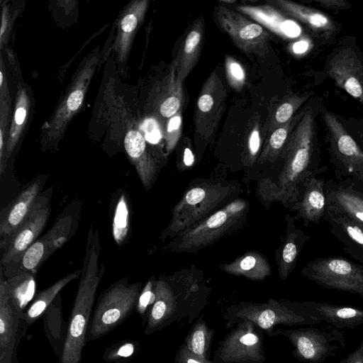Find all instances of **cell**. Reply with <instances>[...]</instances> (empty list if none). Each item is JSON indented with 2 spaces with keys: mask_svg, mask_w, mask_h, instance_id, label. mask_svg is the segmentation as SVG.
<instances>
[{
  "mask_svg": "<svg viewBox=\"0 0 363 363\" xmlns=\"http://www.w3.org/2000/svg\"><path fill=\"white\" fill-rule=\"evenodd\" d=\"M320 105L317 98H311L306 104L305 113L290 135L279 158L282 161L281 171L276 179H263L259 182L258 195L264 203L280 202L294 211L302 184L326 170V167L320 166L316 118Z\"/></svg>",
  "mask_w": 363,
  "mask_h": 363,
  "instance_id": "6da1fadb",
  "label": "cell"
},
{
  "mask_svg": "<svg viewBox=\"0 0 363 363\" xmlns=\"http://www.w3.org/2000/svg\"><path fill=\"white\" fill-rule=\"evenodd\" d=\"M101 250L99 231L91 226L60 363H81L96 291L105 272L104 265L99 263Z\"/></svg>",
  "mask_w": 363,
  "mask_h": 363,
  "instance_id": "7a4b0ae2",
  "label": "cell"
},
{
  "mask_svg": "<svg viewBox=\"0 0 363 363\" xmlns=\"http://www.w3.org/2000/svg\"><path fill=\"white\" fill-rule=\"evenodd\" d=\"M199 288L188 282L160 278L155 281V300L150 308L144 333L151 335L188 317L191 323L203 308Z\"/></svg>",
  "mask_w": 363,
  "mask_h": 363,
  "instance_id": "3957f363",
  "label": "cell"
},
{
  "mask_svg": "<svg viewBox=\"0 0 363 363\" xmlns=\"http://www.w3.org/2000/svg\"><path fill=\"white\" fill-rule=\"evenodd\" d=\"M223 318L226 328L248 320L259 327L269 336H274V328L286 326L313 325L322 321L311 315L302 302L269 299L265 303L240 302L229 306Z\"/></svg>",
  "mask_w": 363,
  "mask_h": 363,
  "instance_id": "277c9868",
  "label": "cell"
},
{
  "mask_svg": "<svg viewBox=\"0 0 363 363\" xmlns=\"http://www.w3.org/2000/svg\"><path fill=\"white\" fill-rule=\"evenodd\" d=\"M234 191L230 184L201 183L188 189L174 206L171 220L162 234L177 237L223 207Z\"/></svg>",
  "mask_w": 363,
  "mask_h": 363,
  "instance_id": "5b68a950",
  "label": "cell"
},
{
  "mask_svg": "<svg viewBox=\"0 0 363 363\" xmlns=\"http://www.w3.org/2000/svg\"><path fill=\"white\" fill-rule=\"evenodd\" d=\"M319 115L325 129V142L334 174L363 190V150L340 121L321 103Z\"/></svg>",
  "mask_w": 363,
  "mask_h": 363,
  "instance_id": "8992f818",
  "label": "cell"
},
{
  "mask_svg": "<svg viewBox=\"0 0 363 363\" xmlns=\"http://www.w3.org/2000/svg\"><path fill=\"white\" fill-rule=\"evenodd\" d=\"M80 202L73 201L62 211L49 230L38 238L16 262L4 267L5 278L20 272L36 274L39 267L75 233L80 216Z\"/></svg>",
  "mask_w": 363,
  "mask_h": 363,
  "instance_id": "52a82bcc",
  "label": "cell"
},
{
  "mask_svg": "<svg viewBox=\"0 0 363 363\" xmlns=\"http://www.w3.org/2000/svg\"><path fill=\"white\" fill-rule=\"evenodd\" d=\"M142 291L140 282L122 279L99 296L91 317L86 341L95 340L121 324L136 309Z\"/></svg>",
  "mask_w": 363,
  "mask_h": 363,
  "instance_id": "ba28073f",
  "label": "cell"
},
{
  "mask_svg": "<svg viewBox=\"0 0 363 363\" xmlns=\"http://www.w3.org/2000/svg\"><path fill=\"white\" fill-rule=\"evenodd\" d=\"M246 201L238 199L228 203L207 218L174 238L166 249L176 252H195L235 230L245 218Z\"/></svg>",
  "mask_w": 363,
  "mask_h": 363,
  "instance_id": "9c48e42d",
  "label": "cell"
},
{
  "mask_svg": "<svg viewBox=\"0 0 363 363\" xmlns=\"http://www.w3.org/2000/svg\"><path fill=\"white\" fill-rule=\"evenodd\" d=\"M277 335L290 341L294 356L304 363H323L346 346L345 333L330 325L279 328L274 331V336Z\"/></svg>",
  "mask_w": 363,
  "mask_h": 363,
  "instance_id": "30bf717a",
  "label": "cell"
},
{
  "mask_svg": "<svg viewBox=\"0 0 363 363\" xmlns=\"http://www.w3.org/2000/svg\"><path fill=\"white\" fill-rule=\"evenodd\" d=\"M323 74L363 106V52L351 35L342 37L327 56Z\"/></svg>",
  "mask_w": 363,
  "mask_h": 363,
  "instance_id": "8fae6325",
  "label": "cell"
},
{
  "mask_svg": "<svg viewBox=\"0 0 363 363\" xmlns=\"http://www.w3.org/2000/svg\"><path fill=\"white\" fill-rule=\"evenodd\" d=\"M301 273L320 286L363 296V265L342 257L311 259Z\"/></svg>",
  "mask_w": 363,
  "mask_h": 363,
  "instance_id": "7c38bea8",
  "label": "cell"
},
{
  "mask_svg": "<svg viewBox=\"0 0 363 363\" xmlns=\"http://www.w3.org/2000/svg\"><path fill=\"white\" fill-rule=\"evenodd\" d=\"M263 330L250 320L238 323L219 343L215 363H263L266 360Z\"/></svg>",
  "mask_w": 363,
  "mask_h": 363,
  "instance_id": "4fadbf2b",
  "label": "cell"
},
{
  "mask_svg": "<svg viewBox=\"0 0 363 363\" xmlns=\"http://www.w3.org/2000/svg\"><path fill=\"white\" fill-rule=\"evenodd\" d=\"M52 194V187H50L40 194L24 222L1 246L3 251L0 262L1 267L18 260L38 239L51 214Z\"/></svg>",
  "mask_w": 363,
  "mask_h": 363,
  "instance_id": "5bb4252c",
  "label": "cell"
},
{
  "mask_svg": "<svg viewBox=\"0 0 363 363\" xmlns=\"http://www.w3.org/2000/svg\"><path fill=\"white\" fill-rule=\"evenodd\" d=\"M216 17L220 28L243 52L262 57L268 52L271 36L260 23L223 4L216 9Z\"/></svg>",
  "mask_w": 363,
  "mask_h": 363,
  "instance_id": "9a60e30c",
  "label": "cell"
},
{
  "mask_svg": "<svg viewBox=\"0 0 363 363\" xmlns=\"http://www.w3.org/2000/svg\"><path fill=\"white\" fill-rule=\"evenodd\" d=\"M228 94L216 70L207 78L197 99L194 123L196 133L208 140L214 135L224 113Z\"/></svg>",
  "mask_w": 363,
  "mask_h": 363,
  "instance_id": "2e32d148",
  "label": "cell"
},
{
  "mask_svg": "<svg viewBox=\"0 0 363 363\" xmlns=\"http://www.w3.org/2000/svg\"><path fill=\"white\" fill-rule=\"evenodd\" d=\"M47 177L39 175L34 178L20 194L0 213V247L24 222L41 194Z\"/></svg>",
  "mask_w": 363,
  "mask_h": 363,
  "instance_id": "e0dca14e",
  "label": "cell"
},
{
  "mask_svg": "<svg viewBox=\"0 0 363 363\" xmlns=\"http://www.w3.org/2000/svg\"><path fill=\"white\" fill-rule=\"evenodd\" d=\"M21 325L24 324L9 297L0 266V363L16 362Z\"/></svg>",
  "mask_w": 363,
  "mask_h": 363,
  "instance_id": "ac0fdd59",
  "label": "cell"
},
{
  "mask_svg": "<svg viewBox=\"0 0 363 363\" xmlns=\"http://www.w3.org/2000/svg\"><path fill=\"white\" fill-rule=\"evenodd\" d=\"M274 4L286 15L305 24L316 36L330 42L341 30L340 23L316 9L287 0Z\"/></svg>",
  "mask_w": 363,
  "mask_h": 363,
  "instance_id": "d6986e66",
  "label": "cell"
},
{
  "mask_svg": "<svg viewBox=\"0 0 363 363\" xmlns=\"http://www.w3.org/2000/svg\"><path fill=\"white\" fill-rule=\"evenodd\" d=\"M325 181L313 177L306 179L299 189L294 219H301L305 226L310 223L319 224L324 217L327 207Z\"/></svg>",
  "mask_w": 363,
  "mask_h": 363,
  "instance_id": "ffe728a7",
  "label": "cell"
},
{
  "mask_svg": "<svg viewBox=\"0 0 363 363\" xmlns=\"http://www.w3.org/2000/svg\"><path fill=\"white\" fill-rule=\"evenodd\" d=\"M327 203L333 204L351 219L363 225V190L351 182L325 181Z\"/></svg>",
  "mask_w": 363,
  "mask_h": 363,
  "instance_id": "44dd1931",
  "label": "cell"
},
{
  "mask_svg": "<svg viewBox=\"0 0 363 363\" xmlns=\"http://www.w3.org/2000/svg\"><path fill=\"white\" fill-rule=\"evenodd\" d=\"M303 303L311 315L339 330L363 325L361 308L314 301H303Z\"/></svg>",
  "mask_w": 363,
  "mask_h": 363,
  "instance_id": "7402d4cb",
  "label": "cell"
},
{
  "mask_svg": "<svg viewBox=\"0 0 363 363\" xmlns=\"http://www.w3.org/2000/svg\"><path fill=\"white\" fill-rule=\"evenodd\" d=\"M124 146L143 185L150 189L157 178L158 165L147 150L145 138L138 131L130 130L125 136Z\"/></svg>",
  "mask_w": 363,
  "mask_h": 363,
  "instance_id": "603a6c76",
  "label": "cell"
},
{
  "mask_svg": "<svg viewBox=\"0 0 363 363\" xmlns=\"http://www.w3.org/2000/svg\"><path fill=\"white\" fill-rule=\"evenodd\" d=\"M204 35V23L199 18L191 26L181 44L173 62L177 79L183 83L195 67L199 57Z\"/></svg>",
  "mask_w": 363,
  "mask_h": 363,
  "instance_id": "cb8c5ba5",
  "label": "cell"
},
{
  "mask_svg": "<svg viewBox=\"0 0 363 363\" xmlns=\"http://www.w3.org/2000/svg\"><path fill=\"white\" fill-rule=\"evenodd\" d=\"M330 232L346 247L363 250V225L354 221L333 204L327 203L324 217Z\"/></svg>",
  "mask_w": 363,
  "mask_h": 363,
  "instance_id": "d4e9b609",
  "label": "cell"
},
{
  "mask_svg": "<svg viewBox=\"0 0 363 363\" xmlns=\"http://www.w3.org/2000/svg\"><path fill=\"white\" fill-rule=\"evenodd\" d=\"M286 235L278 259L279 275L282 280H286L296 267L298 256L310 238V235L296 227L294 218L291 216H286Z\"/></svg>",
  "mask_w": 363,
  "mask_h": 363,
  "instance_id": "484cf974",
  "label": "cell"
},
{
  "mask_svg": "<svg viewBox=\"0 0 363 363\" xmlns=\"http://www.w3.org/2000/svg\"><path fill=\"white\" fill-rule=\"evenodd\" d=\"M220 269L228 274L244 277L251 280H263L272 274L267 259L259 252H247Z\"/></svg>",
  "mask_w": 363,
  "mask_h": 363,
  "instance_id": "4316f807",
  "label": "cell"
},
{
  "mask_svg": "<svg viewBox=\"0 0 363 363\" xmlns=\"http://www.w3.org/2000/svg\"><path fill=\"white\" fill-rule=\"evenodd\" d=\"M82 269L66 274L45 289L35 294L33 301L24 313L22 321L26 327L33 325L43 315L60 291L81 275Z\"/></svg>",
  "mask_w": 363,
  "mask_h": 363,
  "instance_id": "83f0119b",
  "label": "cell"
},
{
  "mask_svg": "<svg viewBox=\"0 0 363 363\" xmlns=\"http://www.w3.org/2000/svg\"><path fill=\"white\" fill-rule=\"evenodd\" d=\"M5 284L9 297L22 320L35 296V274L26 272L15 274L5 278Z\"/></svg>",
  "mask_w": 363,
  "mask_h": 363,
  "instance_id": "f1b7e54d",
  "label": "cell"
},
{
  "mask_svg": "<svg viewBox=\"0 0 363 363\" xmlns=\"http://www.w3.org/2000/svg\"><path fill=\"white\" fill-rule=\"evenodd\" d=\"M305 111L306 104L289 121L267 135L262 150L257 160V163L274 162L279 158L290 135L303 116Z\"/></svg>",
  "mask_w": 363,
  "mask_h": 363,
  "instance_id": "f546056e",
  "label": "cell"
},
{
  "mask_svg": "<svg viewBox=\"0 0 363 363\" xmlns=\"http://www.w3.org/2000/svg\"><path fill=\"white\" fill-rule=\"evenodd\" d=\"M183 83L177 77L175 67L172 64L162 88L160 98L157 101V112L167 121L181 111L183 101Z\"/></svg>",
  "mask_w": 363,
  "mask_h": 363,
  "instance_id": "4dcf8cb0",
  "label": "cell"
},
{
  "mask_svg": "<svg viewBox=\"0 0 363 363\" xmlns=\"http://www.w3.org/2000/svg\"><path fill=\"white\" fill-rule=\"evenodd\" d=\"M45 330L56 354L61 357L67 336V323L62 318V301L59 294L42 315Z\"/></svg>",
  "mask_w": 363,
  "mask_h": 363,
  "instance_id": "1f68e13d",
  "label": "cell"
},
{
  "mask_svg": "<svg viewBox=\"0 0 363 363\" xmlns=\"http://www.w3.org/2000/svg\"><path fill=\"white\" fill-rule=\"evenodd\" d=\"M312 92L292 94L284 98L269 115L264 125L266 136L289 121L311 98Z\"/></svg>",
  "mask_w": 363,
  "mask_h": 363,
  "instance_id": "d6a6232c",
  "label": "cell"
},
{
  "mask_svg": "<svg viewBox=\"0 0 363 363\" xmlns=\"http://www.w3.org/2000/svg\"><path fill=\"white\" fill-rule=\"evenodd\" d=\"M214 334V330L201 317L194 324L183 343L194 355L203 359H209Z\"/></svg>",
  "mask_w": 363,
  "mask_h": 363,
  "instance_id": "836d02e7",
  "label": "cell"
},
{
  "mask_svg": "<svg viewBox=\"0 0 363 363\" xmlns=\"http://www.w3.org/2000/svg\"><path fill=\"white\" fill-rule=\"evenodd\" d=\"M238 12L250 16L256 21H259L262 25L269 28L271 30L280 35L286 33L282 29L286 25V18L268 5H260L253 6L249 5H239L236 6Z\"/></svg>",
  "mask_w": 363,
  "mask_h": 363,
  "instance_id": "e575fe53",
  "label": "cell"
},
{
  "mask_svg": "<svg viewBox=\"0 0 363 363\" xmlns=\"http://www.w3.org/2000/svg\"><path fill=\"white\" fill-rule=\"evenodd\" d=\"M129 228V206L126 196L122 194L116 203L113 218V236L118 245L126 239Z\"/></svg>",
  "mask_w": 363,
  "mask_h": 363,
  "instance_id": "d590c367",
  "label": "cell"
},
{
  "mask_svg": "<svg viewBox=\"0 0 363 363\" xmlns=\"http://www.w3.org/2000/svg\"><path fill=\"white\" fill-rule=\"evenodd\" d=\"M262 144L261 124L259 118H253L245 136L244 160L249 165L259 157Z\"/></svg>",
  "mask_w": 363,
  "mask_h": 363,
  "instance_id": "8d00e7d4",
  "label": "cell"
},
{
  "mask_svg": "<svg viewBox=\"0 0 363 363\" xmlns=\"http://www.w3.org/2000/svg\"><path fill=\"white\" fill-rule=\"evenodd\" d=\"M225 69L229 85L238 91H241L246 83V73L242 65L233 57L227 55Z\"/></svg>",
  "mask_w": 363,
  "mask_h": 363,
  "instance_id": "74e56055",
  "label": "cell"
},
{
  "mask_svg": "<svg viewBox=\"0 0 363 363\" xmlns=\"http://www.w3.org/2000/svg\"><path fill=\"white\" fill-rule=\"evenodd\" d=\"M182 111H179L167 121L164 138L168 153H169L177 144L182 133Z\"/></svg>",
  "mask_w": 363,
  "mask_h": 363,
  "instance_id": "f35d334b",
  "label": "cell"
},
{
  "mask_svg": "<svg viewBox=\"0 0 363 363\" xmlns=\"http://www.w3.org/2000/svg\"><path fill=\"white\" fill-rule=\"evenodd\" d=\"M135 350L136 345L135 342L124 341L108 348L103 355V359L108 362H119L132 357Z\"/></svg>",
  "mask_w": 363,
  "mask_h": 363,
  "instance_id": "ab89813d",
  "label": "cell"
},
{
  "mask_svg": "<svg viewBox=\"0 0 363 363\" xmlns=\"http://www.w3.org/2000/svg\"><path fill=\"white\" fill-rule=\"evenodd\" d=\"M155 300V281L149 280L142 289L139 296L136 311L145 319Z\"/></svg>",
  "mask_w": 363,
  "mask_h": 363,
  "instance_id": "60d3db41",
  "label": "cell"
},
{
  "mask_svg": "<svg viewBox=\"0 0 363 363\" xmlns=\"http://www.w3.org/2000/svg\"><path fill=\"white\" fill-rule=\"evenodd\" d=\"M339 118L349 133L363 150V118H345L340 116Z\"/></svg>",
  "mask_w": 363,
  "mask_h": 363,
  "instance_id": "b9f144b4",
  "label": "cell"
},
{
  "mask_svg": "<svg viewBox=\"0 0 363 363\" xmlns=\"http://www.w3.org/2000/svg\"><path fill=\"white\" fill-rule=\"evenodd\" d=\"M174 363H215L209 359H203L191 354L182 343L177 352Z\"/></svg>",
  "mask_w": 363,
  "mask_h": 363,
  "instance_id": "7bdbcfd3",
  "label": "cell"
},
{
  "mask_svg": "<svg viewBox=\"0 0 363 363\" xmlns=\"http://www.w3.org/2000/svg\"><path fill=\"white\" fill-rule=\"evenodd\" d=\"M145 132V138L151 143H157L160 138V133L157 128L156 122L152 119L145 120L141 125Z\"/></svg>",
  "mask_w": 363,
  "mask_h": 363,
  "instance_id": "ee69618b",
  "label": "cell"
},
{
  "mask_svg": "<svg viewBox=\"0 0 363 363\" xmlns=\"http://www.w3.org/2000/svg\"><path fill=\"white\" fill-rule=\"evenodd\" d=\"M311 1L326 9L336 11L346 10L352 7V5L349 2L344 0H311Z\"/></svg>",
  "mask_w": 363,
  "mask_h": 363,
  "instance_id": "f6af8a7d",
  "label": "cell"
},
{
  "mask_svg": "<svg viewBox=\"0 0 363 363\" xmlns=\"http://www.w3.org/2000/svg\"><path fill=\"white\" fill-rule=\"evenodd\" d=\"M84 98V92L80 89L72 91L67 101V106L70 111H74L79 108Z\"/></svg>",
  "mask_w": 363,
  "mask_h": 363,
  "instance_id": "bcb514c9",
  "label": "cell"
},
{
  "mask_svg": "<svg viewBox=\"0 0 363 363\" xmlns=\"http://www.w3.org/2000/svg\"><path fill=\"white\" fill-rule=\"evenodd\" d=\"M339 363H363V338L357 347Z\"/></svg>",
  "mask_w": 363,
  "mask_h": 363,
  "instance_id": "7dc6e473",
  "label": "cell"
},
{
  "mask_svg": "<svg viewBox=\"0 0 363 363\" xmlns=\"http://www.w3.org/2000/svg\"><path fill=\"white\" fill-rule=\"evenodd\" d=\"M138 21V16L134 13H128L125 15L121 23L123 32L125 34L130 33L135 29Z\"/></svg>",
  "mask_w": 363,
  "mask_h": 363,
  "instance_id": "c3c4849f",
  "label": "cell"
},
{
  "mask_svg": "<svg viewBox=\"0 0 363 363\" xmlns=\"http://www.w3.org/2000/svg\"><path fill=\"white\" fill-rule=\"evenodd\" d=\"M345 252L349 254L352 257L359 261L363 265V250L356 247L344 246Z\"/></svg>",
  "mask_w": 363,
  "mask_h": 363,
  "instance_id": "681fc988",
  "label": "cell"
},
{
  "mask_svg": "<svg viewBox=\"0 0 363 363\" xmlns=\"http://www.w3.org/2000/svg\"><path fill=\"white\" fill-rule=\"evenodd\" d=\"M194 155L191 150L188 147H185L183 154V163L184 166L186 167H191L194 164Z\"/></svg>",
  "mask_w": 363,
  "mask_h": 363,
  "instance_id": "f907efd6",
  "label": "cell"
},
{
  "mask_svg": "<svg viewBox=\"0 0 363 363\" xmlns=\"http://www.w3.org/2000/svg\"><path fill=\"white\" fill-rule=\"evenodd\" d=\"M26 116V110L24 107L21 106L16 110L14 118L15 123L18 125L23 123Z\"/></svg>",
  "mask_w": 363,
  "mask_h": 363,
  "instance_id": "816d5d0a",
  "label": "cell"
},
{
  "mask_svg": "<svg viewBox=\"0 0 363 363\" xmlns=\"http://www.w3.org/2000/svg\"><path fill=\"white\" fill-rule=\"evenodd\" d=\"M221 4H234L235 2V1L234 0H220L219 1Z\"/></svg>",
  "mask_w": 363,
  "mask_h": 363,
  "instance_id": "f5cc1de1",
  "label": "cell"
},
{
  "mask_svg": "<svg viewBox=\"0 0 363 363\" xmlns=\"http://www.w3.org/2000/svg\"><path fill=\"white\" fill-rule=\"evenodd\" d=\"M2 82H3V74H2V72H0V84H1V86L2 85Z\"/></svg>",
  "mask_w": 363,
  "mask_h": 363,
  "instance_id": "db71d44e",
  "label": "cell"
}]
</instances>
